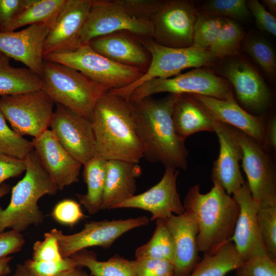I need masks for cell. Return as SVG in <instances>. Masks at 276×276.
I'll list each match as a JSON object with an SVG mask.
<instances>
[{"label":"cell","instance_id":"obj_19","mask_svg":"<svg viewBox=\"0 0 276 276\" xmlns=\"http://www.w3.org/2000/svg\"><path fill=\"white\" fill-rule=\"evenodd\" d=\"M31 143L42 168L58 190L78 182L82 165L62 146L51 130L33 138Z\"/></svg>","mask_w":276,"mask_h":276},{"label":"cell","instance_id":"obj_34","mask_svg":"<svg viewBox=\"0 0 276 276\" xmlns=\"http://www.w3.org/2000/svg\"><path fill=\"white\" fill-rule=\"evenodd\" d=\"M0 110V154L24 159L32 151L31 142L11 129Z\"/></svg>","mask_w":276,"mask_h":276},{"label":"cell","instance_id":"obj_15","mask_svg":"<svg viewBox=\"0 0 276 276\" xmlns=\"http://www.w3.org/2000/svg\"><path fill=\"white\" fill-rule=\"evenodd\" d=\"M161 180L146 191L134 195L114 206L112 209L135 208L149 211L151 221L167 220L172 215L185 212L177 189V169L165 167Z\"/></svg>","mask_w":276,"mask_h":276},{"label":"cell","instance_id":"obj_7","mask_svg":"<svg viewBox=\"0 0 276 276\" xmlns=\"http://www.w3.org/2000/svg\"><path fill=\"white\" fill-rule=\"evenodd\" d=\"M141 42L151 57L148 67L132 84L109 91L128 100L132 91L145 82L156 78H169L187 68L211 65L218 58L209 49L192 45L187 48H170L159 44L152 39H141Z\"/></svg>","mask_w":276,"mask_h":276},{"label":"cell","instance_id":"obj_48","mask_svg":"<svg viewBox=\"0 0 276 276\" xmlns=\"http://www.w3.org/2000/svg\"><path fill=\"white\" fill-rule=\"evenodd\" d=\"M265 146L275 149L276 147V119L273 117L266 126Z\"/></svg>","mask_w":276,"mask_h":276},{"label":"cell","instance_id":"obj_4","mask_svg":"<svg viewBox=\"0 0 276 276\" xmlns=\"http://www.w3.org/2000/svg\"><path fill=\"white\" fill-rule=\"evenodd\" d=\"M158 0H93L80 37V47L93 39L127 32L141 39H152L151 15Z\"/></svg>","mask_w":276,"mask_h":276},{"label":"cell","instance_id":"obj_29","mask_svg":"<svg viewBox=\"0 0 276 276\" xmlns=\"http://www.w3.org/2000/svg\"><path fill=\"white\" fill-rule=\"evenodd\" d=\"M244 261L233 242L229 241L215 251L204 254L188 276H225Z\"/></svg>","mask_w":276,"mask_h":276},{"label":"cell","instance_id":"obj_26","mask_svg":"<svg viewBox=\"0 0 276 276\" xmlns=\"http://www.w3.org/2000/svg\"><path fill=\"white\" fill-rule=\"evenodd\" d=\"M172 118L176 133L184 140L196 132L214 131L216 120L191 94L179 95Z\"/></svg>","mask_w":276,"mask_h":276},{"label":"cell","instance_id":"obj_23","mask_svg":"<svg viewBox=\"0 0 276 276\" xmlns=\"http://www.w3.org/2000/svg\"><path fill=\"white\" fill-rule=\"evenodd\" d=\"M192 95L215 119L239 130L265 148L266 125L263 120L242 108L235 100L233 94L225 100L199 95Z\"/></svg>","mask_w":276,"mask_h":276},{"label":"cell","instance_id":"obj_2","mask_svg":"<svg viewBox=\"0 0 276 276\" xmlns=\"http://www.w3.org/2000/svg\"><path fill=\"white\" fill-rule=\"evenodd\" d=\"M90 121L97 154L106 160L135 164L144 157L129 100L106 92L97 102Z\"/></svg>","mask_w":276,"mask_h":276},{"label":"cell","instance_id":"obj_54","mask_svg":"<svg viewBox=\"0 0 276 276\" xmlns=\"http://www.w3.org/2000/svg\"><path fill=\"white\" fill-rule=\"evenodd\" d=\"M2 54H2V53H0V56H1Z\"/></svg>","mask_w":276,"mask_h":276},{"label":"cell","instance_id":"obj_36","mask_svg":"<svg viewBox=\"0 0 276 276\" xmlns=\"http://www.w3.org/2000/svg\"><path fill=\"white\" fill-rule=\"evenodd\" d=\"M244 49L270 78L276 74V57L272 47L264 38L254 36L248 39Z\"/></svg>","mask_w":276,"mask_h":276},{"label":"cell","instance_id":"obj_3","mask_svg":"<svg viewBox=\"0 0 276 276\" xmlns=\"http://www.w3.org/2000/svg\"><path fill=\"white\" fill-rule=\"evenodd\" d=\"M211 190L200 192L199 185L188 190L184 200L185 211L195 218L198 226L197 244L199 251L212 253L231 241L239 207L233 197L217 182Z\"/></svg>","mask_w":276,"mask_h":276},{"label":"cell","instance_id":"obj_40","mask_svg":"<svg viewBox=\"0 0 276 276\" xmlns=\"http://www.w3.org/2000/svg\"><path fill=\"white\" fill-rule=\"evenodd\" d=\"M236 276H276V261L267 255L252 257L235 270Z\"/></svg>","mask_w":276,"mask_h":276},{"label":"cell","instance_id":"obj_38","mask_svg":"<svg viewBox=\"0 0 276 276\" xmlns=\"http://www.w3.org/2000/svg\"><path fill=\"white\" fill-rule=\"evenodd\" d=\"M202 14L231 19L244 20L250 12L245 0H211L201 7Z\"/></svg>","mask_w":276,"mask_h":276},{"label":"cell","instance_id":"obj_8","mask_svg":"<svg viewBox=\"0 0 276 276\" xmlns=\"http://www.w3.org/2000/svg\"><path fill=\"white\" fill-rule=\"evenodd\" d=\"M43 60L75 69L108 91L132 84L145 72L140 68L117 63L95 52L88 44L73 52L44 56Z\"/></svg>","mask_w":276,"mask_h":276},{"label":"cell","instance_id":"obj_46","mask_svg":"<svg viewBox=\"0 0 276 276\" xmlns=\"http://www.w3.org/2000/svg\"><path fill=\"white\" fill-rule=\"evenodd\" d=\"M26 168L25 159L0 154V185L10 178L20 175Z\"/></svg>","mask_w":276,"mask_h":276},{"label":"cell","instance_id":"obj_10","mask_svg":"<svg viewBox=\"0 0 276 276\" xmlns=\"http://www.w3.org/2000/svg\"><path fill=\"white\" fill-rule=\"evenodd\" d=\"M54 103L40 89L0 97V110L15 132L35 138L48 129Z\"/></svg>","mask_w":276,"mask_h":276},{"label":"cell","instance_id":"obj_53","mask_svg":"<svg viewBox=\"0 0 276 276\" xmlns=\"http://www.w3.org/2000/svg\"><path fill=\"white\" fill-rule=\"evenodd\" d=\"M10 191V186L5 183L0 185V198L7 194Z\"/></svg>","mask_w":276,"mask_h":276},{"label":"cell","instance_id":"obj_22","mask_svg":"<svg viewBox=\"0 0 276 276\" xmlns=\"http://www.w3.org/2000/svg\"><path fill=\"white\" fill-rule=\"evenodd\" d=\"M174 245V276H188L199 262L198 226L194 217L185 211L165 220Z\"/></svg>","mask_w":276,"mask_h":276},{"label":"cell","instance_id":"obj_14","mask_svg":"<svg viewBox=\"0 0 276 276\" xmlns=\"http://www.w3.org/2000/svg\"><path fill=\"white\" fill-rule=\"evenodd\" d=\"M239 140L243 151L241 166L252 198L258 203L276 205L275 173L265 148L241 131Z\"/></svg>","mask_w":276,"mask_h":276},{"label":"cell","instance_id":"obj_20","mask_svg":"<svg viewBox=\"0 0 276 276\" xmlns=\"http://www.w3.org/2000/svg\"><path fill=\"white\" fill-rule=\"evenodd\" d=\"M239 213L231 238L244 260L267 255L261 238L258 219L259 203L252 198L247 183L233 194Z\"/></svg>","mask_w":276,"mask_h":276},{"label":"cell","instance_id":"obj_18","mask_svg":"<svg viewBox=\"0 0 276 276\" xmlns=\"http://www.w3.org/2000/svg\"><path fill=\"white\" fill-rule=\"evenodd\" d=\"M54 24H35L20 31L0 33V53L22 62L40 76L44 42Z\"/></svg>","mask_w":276,"mask_h":276},{"label":"cell","instance_id":"obj_35","mask_svg":"<svg viewBox=\"0 0 276 276\" xmlns=\"http://www.w3.org/2000/svg\"><path fill=\"white\" fill-rule=\"evenodd\" d=\"M224 18L198 14L195 24L192 46L209 49L217 40Z\"/></svg>","mask_w":276,"mask_h":276},{"label":"cell","instance_id":"obj_43","mask_svg":"<svg viewBox=\"0 0 276 276\" xmlns=\"http://www.w3.org/2000/svg\"><path fill=\"white\" fill-rule=\"evenodd\" d=\"M52 216L58 223L73 226L84 217L80 205L77 201L65 199L58 202L54 206Z\"/></svg>","mask_w":276,"mask_h":276},{"label":"cell","instance_id":"obj_41","mask_svg":"<svg viewBox=\"0 0 276 276\" xmlns=\"http://www.w3.org/2000/svg\"><path fill=\"white\" fill-rule=\"evenodd\" d=\"M59 251L55 228L44 234L43 240L34 243L32 260L36 261H59L62 259Z\"/></svg>","mask_w":276,"mask_h":276},{"label":"cell","instance_id":"obj_25","mask_svg":"<svg viewBox=\"0 0 276 276\" xmlns=\"http://www.w3.org/2000/svg\"><path fill=\"white\" fill-rule=\"evenodd\" d=\"M141 173L138 164L120 160H106L101 210L112 209L116 205L134 195L136 179Z\"/></svg>","mask_w":276,"mask_h":276},{"label":"cell","instance_id":"obj_1","mask_svg":"<svg viewBox=\"0 0 276 276\" xmlns=\"http://www.w3.org/2000/svg\"><path fill=\"white\" fill-rule=\"evenodd\" d=\"M179 94L160 99L130 101L144 157L165 167L186 170L188 152L185 140L176 133L172 118L174 104Z\"/></svg>","mask_w":276,"mask_h":276},{"label":"cell","instance_id":"obj_49","mask_svg":"<svg viewBox=\"0 0 276 276\" xmlns=\"http://www.w3.org/2000/svg\"><path fill=\"white\" fill-rule=\"evenodd\" d=\"M12 258L10 256L0 258V276H6L11 272L9 263Z\"/></svg>","mask_w":276,"mask_h":276},{"label":"cell","instance_id":"obj_17","mask_svg":"<svg viewBox=\"0 0 276 276\" xmlns=\"http://www.w3.org/2000/svg\"><path fill=\"white\" fill-rule=\"evenodd\" d=\"M214 131L219 140L220 150L213 163L211 178L228 195H233L245 182L239 165L243 156L240 130L216 120Z\"/></svg>","mask_w":276,"mask_h":276},{"label":"cell","instance_id":"obj_13","mask_svg":"<svg viewBox=\"0 0 276 276\" xmlns=\"http://www.w3.org/2000/svg\"><path fill=\"white\" fill-rule=\"evenodd\" d=\"M62 146L82 165L97 155L90 120L56 104L50 126Z\"/></svg>","mask_w":276,"mask_h":276},{"label":"cell","instance_id":"obj_51","mask_svg":"<svg viewBox=\"0 0 276 276\" xmlns=\"http://www.w3.org/2000/svg\"><path fill=\"white\" fill-rule=\"evenodd\" d=\"M12 276H34L24 266L18 264L14 273Z\"/></svg>","mask_w":276,"mask_h":276},{"label":"cell","instance_id":"obj_11","mask_svg":"<svg viewBox=\"0 0 276 276\" xmlns=\"http://www.w3.org/2000/svg\"><path fill=\"white\" fill-rule=\"evenodd\" d=\"M197 15L194 6L188 1H158L150 17L152 39L167 47L192 46Z\"/></svg>","mask_w":276,"mask_h":276},{"label":"cell","instance_id":"obj_12","mask_svg":"<svg viewBox=\"0 0 276 276\" xmlns=\"http://www.w3.org/2000/svg\"><path fill=\"white\" fill-rule=\"evenodd\" d=\"M149 222L146 216L127 219L94 221L86 223L79 232L65 235L55 228L59 251L62 258L91 246L108 248L121 236L133 228L146 225Z\"/></svg>","mask_w":276,"mask_h":276},{"label":"cell","instance_id":"obj_5","mask_svg":"<svg viewBox=\"0 0 276 276\" xmlns=\"http://www.w3.org/2000/svg\"><path fill=\"white\" fill-rule=\"evenodd\" d=\"M26 173L11 191L8 205L0 206V233L6 228L21 233L31 225L37 226L43 221V215L38 201L45 195L56 194L58 188L42 168L33 150L24 159Z\"/></svg>","mask_w":276,"mask_h":276},{"label":"cell","instance_id":"obj_52","mask_svg":"<svg viewBox=\"0 0 276 276\" xmlns=\"http://www.w3.org/2000/svg\"><path fill=\"white\" fill-rule=\"evenodd\" d=\"M264 4L269 11L272 13H275L276 12V1L275 0H263Z\"/></svg>","mask_w":276,"mask_h":276},{"label":"cell","instance_id":"obj_28","mask_svg":"<svg viewBox=\"0 0 276 276\" xmlns=\"http://www.w3.org/2000/svg\"><path fill=\"white\" fill-rule=\"evenodd\" d=\"M106 160L96 155L83 165V176L87 186L85 194H77L81 204L90 214L101 210L106 178Z\"/></svg>","mask_w":276,"mask_h":276},{"label":"cell","instance_id":"obj_21","mask_svg":"<svg viewBox=\"0 0 276 276\" xmlns=\"http://www.w3.org/2000/svg\"><path fill=\"white\" fill-rule=\"evenodd\" d=\"M221 73L234 87L236 97L244 107L255 112L264 110L270 100L265 82L247 62L240 59L229 60Z\"/></svg>","mask_w":276,"mask_h":276},{"label":"cell","instance_id":"obj_31","mask_svg":"<svg viewBox=\"0 0 276 276\" xmlns=\"http://www.w3.org/2000/svg\"><path fill=\"white\" fill-rule=\"evenodd\" d=\"M66 0H29L13 21L10 32L26 25L54 23Z\"/></svg>","mask_w":276,"mask_h":276},{"label":"cell","instance_id":"obj_45","mask_svg":"<svg viewBox=\"0 0 276 276\" xmlns=\"http://www.w3.org/2000/svg\"><path fill=\"white\" fill-rule=\"evenodd\" d=\"M247 6L254 16L257 27L262 31L276 36V19L257 0L247 2Z\"/></svg>","mask_w":276,"mask_h":276},{"label":"cell","instance_id":"obj_47","mask_svg":"<svg viewBox=\"0 0 276 276\" xmlns=\"http://www.w3.org/2000/svg\"><path fill=\"white\" fill-rule=\"evenodd\" d=\"M25 241L20 232L11 229L0 233V258L19 251Z\"/></svg>","mask_w":276,"mask_h":276},{"label":"cell","instance_id":"obj_6","mask_svg":"<svg viewBox=\"0 0 276 276\" xmlns=\"http://www.w3.org/2000/svg\"><path fill=\"white\" fill-rule=\"evenodd\" d=\"M40 77L41 89L54 103L90 120L97 102L108 91L80 72L52 61L44 60Z\"/></svg>","mask_w":276,"mask_h":276},{"label":"cell","instance_id":"obj_50","mask_svg":"<svg viewBox=\"0 0 276 276\" xmlns=\"http://www.w3.org/2000/svg\"><path fill=\"white\" fill-rule=\"evenodd\" d=\"M78 267L61 273L57 276H89L86 271Z\"/></svg>","mask_w":276,"mask_h":276},{"label":"cell","instance_id":"obj_27","mask_svg":"<svg viewBox=\"0 0 276 276\" xmlns=\"http://www.w3.org/2000/svg\"><path fill=\"white\" fill-rule=\"evenodd\" d=\"M10 58L0 56V96L14 95L41 89L40 76L28 68L15 67Z\"/></svg>","mask_w":276,"mask_h":276},{"label":"cell","instance_id":"obj_9","mask_svg":"<svg viewBox=\"0 0 276 276\" xmlns=\"http://www.w3.org/2000/svg\"><path fill=\"white\" fill-rule=\"evenodd\" d=\"M161 93L199 95L221 100L233 94L227 80L207 70L197 68L174 77L145 82L132 91L128 100L137 102Z\"/></svg>","mask_w":276,"mask_h":276},{"label":"cell","instance_id":"obj_33","mask_svg":"<svg viewBox=\"0 0 276 276\" xmlns=\"http://www.w3.org/2000/svg\"><path fill=\"white\" fill-rule=\"evenodd\" d=\"M244 36L243 30L236 21L224 18L220 33L209 50L218 58L233 56L238 53Z\"/></svg>","mask_w":276,"mask_h":276},{"label":"cell","instance_id":"obj_39","mask_svg":"<svg viewBox=\"0 0 276 276\" xmlns=\"http://www.w3.org/2000/svg\"><path fill=\"white\" fill-rule=\"evenodd\" d=\"M24 266L34 276H57L63 272L78 267L71 257L52 261L28 259L25 262Z\"/></svg>","mask_w":276,"mask_h":276},{"label":"cell","instance_id":"obj_37","mask_svg":"<svg viewBox=\"0 0 276 276\" xmlns=\"http://www.w3.org/2000/svg\"><path fill=\"white\" fill-rule=\"evenodd\" d=\"M258 219L266 254L276 261V205L259 203Z\"/></svg>","mask_w":276,"mask_h":276},{"label":"cell","instance_id":"obj_32","mask_svg":"<svg viewBox=\"0 0 276 276\" xmlns=\"http://www.w3.org/2000/svg\"><path fill=\"white\" fill-rule=\"evenodd\" d=\"M136 258H151L168 261L173 265L174 245L165 220H156V226L150 240L135 251Z\"/></svg>","mask_w":276,"mask_h":276},{"label":"cell","instance_id":"obj_30","mask_svg":"<svg viewBox=\"0 0 276 276\" xmlns=\"http://www.w3.org/2000/svg\"><path fill=\"white\" fill-rule=\"evenodd\" d=\"M71 257L78 267L88 268L93 276H136L133 261L118 255L107 261H100L94 252L83 249Z\"/></svg>","mask_w":276,"mask_h":276},{"label":"cell","instance_id":"obj_42","mask_svg":"<svg viewBox=\"0 0 276 276\" xmlns=\"http://www.w3.org/2000/svg\"><path fill=\"white\" fill-rule=\"evenodd\" d=\"M133 263L136 276H174L173 265L166 261L139 258Z\"/></svg>","mask_w":276,"mask_h":276},{"label":"cell","instance_id":"obj_44","mask_svg":"<svg viewBox=\"0 0 276 276\" xmlns=\"http://www.w3.org/2000/svg\"><path fill=\"white\" fill-rule=\"evenodd\" d=\"M29 0H0V33L10 32L11 26Z\"/></svg>","mask_w":276,"mask_h":276},{"label":"cell","instance_id":"obj_24","mask_svg":"<svg viewBox=\"0 0 276 276\" xmlns=\"http://www.w3.org/2000/svg\"><path fill=\"white\" fill-rule=\"evenodd\" d=\"M95 52L121 65L148 67L151 57L141 39L127 32H117L91 39L88 44Z\"/></svg>","mask_w":276,"mask_h":276},{"label":"cell","instance_id":"obj_16","mask_svg":"<svg viewBox=\"0 0 276 276\" xmlns=\"http://www.w3.org/2000/svg\"><path fill=\"white\" fill-rule=\"evenodd\" d=\"M93 0H66L44 42L43 57L73 52L80 47V37Z\"/></svg>","mask_w":276,"mask_h":276}]
</instances>
